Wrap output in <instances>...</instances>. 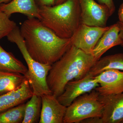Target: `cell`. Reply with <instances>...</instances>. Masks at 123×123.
Returning <instances> with one entry per match:
<instances>
[{
  "label": "cell",
  "mask_w": 123,
  "mask_h": 123,
  "mask_svg": "<svg viewBox=\"0 0 123 123\" xmlns=\"http://www.w3.org/2000/svg\"><path fill=\"white\" fill-rule=\"evenodd\" d=\"M39 20L63 38H70L81 24L79 0H67L53 6H39Z\"/></svg>",
  "instance_id": "cell-3"
},
{
  "label": "cell",
  "mask_w": 123,
  "mask_h": 123,
  "mask_svg": "<svg viewBox=\"0 0 123 123\" xmlns=\"http://www.w3.org/2000/svg\"><path fill=\"white\" fill-rule=\"evenodd\" d=\"M67 0H56L55 5L60 4L65 2Z\"/></svg>",
  "instance_id": "cell-25"
},
{
  "label": "cell",
  "mask_w": 123,
  "mask_h": 123,
  "mask_svg": "<svg viewBox=\"0 0 123 123\" xmlns=\"http://www.w3.org/2000/svg\"><path fill=\"white\" fill-rule=\"evenodd\" d=\"M20 29L29 54L36 61L44 64L52 65L72 45L70 38L57 36L36 18H28Z\"/></svg>",
  "instance_id": "cell-1"
},
{
  "label": "cell",
  "mask_w": 123,
  "mask_h": 123,
  "mask_svg": "<svg viewBox=\"0 0 123 123\" xmlns=\"http://www.w3.org/2000/svg\"><path fill=\"white\" fill-rule=\"evenodd\" d=\"M119 26L120 32L119 36L120 38L122 41V44L121 46L123 47V23L119 21L118 22Z\"/></svg>",
  "instance_id": "cell-24"
},
{
  "label": "cell",
  "mask_w": 123,
  "mask_h": 123,
  "mask_svg": "<svg viewBox=\"0 0 123 123\" xmlns=\"http://www.w3.org/2000/svg\"><path fill=\"white\" fill-rule=\"evenodd\" d=\"M80 123H103V122L100 117H91L82 120Z\"/></svg>",
  "instance_id": "cell-22"
},
{
  "label": "cell",
  "mask_w": 123,
  "mask_h": 123,
  "mask_svg": "<svg viewBox=\"0 0 123 123\" xmlns=\"http://www.w3.org/2000/svg\"><path fill=\"white\" fill-rule=\"evenodd\" d=\"M99 99L103 105L101 117L103 123H123V92L99 95Z\"/></svg>",
  "instance_id": "cell-9"
},
{
  "label": "cell",
  "mask_w": 123,
  "mask_h": 123,
  "mask_svg": "<svg viewBox=\"0 0 123 123\" xmlns=\"http://www.w3.org/2000/svg\"><path fill=\"white\" fill-rule=\"evenodd\" d=\"M0 71L18 73L25 76L27 68L12 53L6 51L0 44Z\"/></svg>",
  "instance_id": "cell-15"
},
{
  "label": "cell",
  "mask_w": 123,
  "mask_h": 123,
  "mask_svg": "<svg viewBox=\"0 0 123 123\" xmlns=\"http://www.w3.org/2000/svg\"><path fill=\"white\" fill-rule=\"evenodd\" d=\"M110 69L123 71V53L108 55L100 58L95 63L88 74L94 77Z\"/></svg>",
  "instance_id": "cell-14"
},
{
  "label": "cell",
  "mask_w": 123,
  "mask_h": 123,
  "mask_svg": "<svg viewBox=\"0 0 123 123\" xmlns=\"http://www.w3.org/2000/svg\"><path fill=\"white\" fill-rule=\"evenodd\" d=\"M99 85L94 77L88 74L83 78L68 82L63 92L57 99L61 104L67 107L78 97L90 92Z\"/></svg>",
  "instance_id": "cell-8"
},
{
  "label": "cell",
  "mask_w": 123,
  "mask_h": 123,
  "mask_svg": "<svg viewBox=\"0 0 123 123\" xmlns=\"http://www.w3.org/2000/svg\"><path fill=\"white\" fill-rule=\"evenodd\" d=\"M118 16L119 20V21L123 23V2L120 5L118 11Z\"/></svg>",
  "instance_id": "cell-23"
},
{
  "label": "cell",
  "mask_w": 123,
  "mask_h": 123,
  "mask_svg": "<svg viewBox=\"0 0 123 123\" xmlns=\"http://www.w3.org/2000/svg\"><path fill=\"white\" fill-rule=\"evenodd\" d=\"M35 1L38 6H53L55 5L56 0H35Z\"/></svg>",
  "instance_id": "cell-21"
},
{
  "label": "cell",
  "mask_w": 123,
  "mask_h": 123,
  "mask_svg": "<svg viewBox=\"0 0 123 123\" xmlns=\"http://www.w3.org/2000/svg\"><path fill=\"white\" fill-rule=\"evenodd\" d=\"M101 4L105 6L109 9L111 15L115 11L116 8L113 0H97Z\"/></svg>",
  "instance_id": "cell-20"
},
{
  "label": "cell",
  "mask_w": 123,
  "mask_h": 123,
  "mask_svg": "<svg viewBox=\"0 0 123 123\" xmlns=\"http://www.w3.org/2000/svg\"><path fill=\"white\" fill-rule=\"evenodd\" d=\"M81 24L90 26L105 27L111 16L105 6L98 4L94 0H79Z\"/></svg>",
  "instance_id": "cell-7"
},
{
  "label": "cell",
  "mask_w": 123,
  "mask_h": 123,
  "mask_svg": "<svg viewBox=\"0 0 123 123\" xmlns=\"http://www.w3.org/2000/svg\"><path fill=\"white\" fill-rule=\"evenodd\" d=\"M42 108L41 96L35 94L26 103L22 123H39Z\"/></svg>",
  "instance_id": "cell-17"
},
{
  "label": "cell",
  "mask_w": 123,
  "mask_h": 123,
  "mask_svg": "<svg viewBox=\"0 0 123 123\" xmlns=\"http://www.w3.org/2000/svg\"><path fill=\"white\" fill-rule=\"evenodd\" d=\"M12 0H0V4L3 3H7L10 2Z\"/></svg>",
  "instance_id": "cell-26"
},
{
  "label": "cell",
  "mask_w": 123,
  "mask_h": 123,
  "mask_svg": "<svg viewBox=\"0 0 123 123\" xmlns=\"http://www.w3.org/2000/svg\"><path fill=\"white\" fill-rule=\"evenodd\" d=\"M97 61L93 55L72 45L63 55L51 65L47 82L52 94L57 98L59 97L68 82L85 76Z\"/></svg>",
  "instance_id": "cell-2"
},
{
  "label": "cell",
  "mask_w": 123,
  "mask_h": 123,
  "mask_svg": "<svg viewBox=\"0 0 123 123\" xmlns=\"http://www.w3.org/2000/svg\"><path fill=\"white\" fill-rule=\"evenodd\" d=\"M10 17L0 10V39L7 36L17 27V24Z\"/></svg>",
  "instance_id": "cell-19"
},
{
  "label": "cell",
  "mask_w": 123,
  "mask_h": 123,
  "mask_svg": "<svg viewBox=\"0 0 123 123\" xmlns=\"http://www.w3.org/2000/svg\"><path fill=\"white\" fill-rule=\"evenodd\" d=\"M7 37L9 42L17 45L26 62L27 72L25 76L32 88L34 94L42 96L43 95L52 94L47 82V77L51 65L41 63L31 56L26 47L20 29L18 26Z\"/></svg>",
  "instance_id": "cell-4"
},
{
  "label": "cell",
  "mask_w": 123,
  "mask_h": 123,
  "mask_svg": "<svg viewBox=\"0 0 123 123\" xmlns=\"http://www.w3.org/2000/svg\"><path fill=\"white\" fill-rule=\"evenodd\" d=\"M25 104H21L0 112V123H22Z\"/></svg>",
  "instance_id": "cell-18"
},
{
  "label": "cell",
  "mask_w": 123,
  "mask_h": 123,
  "mask_svg": "<svg viewBox=\"0 0 123 123\" xmlns=\"http://www.w3.org/2000/svg\"><path fill=\"white\" fill-rule=\"evenodd\" d=\"M99 86L95 88L100 95L116 94L123 92V71L105 70L94 77Z\"/></svg>",
  "instance_id": "cell-10"
},
{
  "label": "cell",
  "mask_w": 123,
  "mask_h": 123,
  "mask_svg": "<svg viewBox=\"0 0 123 123\" xmlns=\"http://www.w3.org/2000/svg\"><path fill=\"white\" fill-rule=\"evenodd\" d=\"M120 28L118 23L109 26L98 40L92 53L95 59L98 60L110 49L121 45L122 41L119 36Z\"/></svg>",
  "instance_id": "cell-12"
},
{
  "label": "cell",
  "mask_w": 123,
  "mask_h": 123,
  "mask_svg": "<svg viewBox=\"0 0 123 123\" xmlns=\"http://www.w3.org/2000/svg\"><path fill=\"white\" fill-rule=\"evenodd\" d=\"M109 26H90L81 23L70 38L72 44L92 55L97 43Z\"/></svg>",
  "instance_id": "cell-6"
},
{
  "label": "cell",
  "mask_w": 123,
  "mask_h": 123,
  "mask_svg": "<svg viewBox=\"0 0 123 123\" xmlns=\"http://www.w3.org/2000/svg\"><path fill=\"white\" fill-rule=\"evenodd\" d=\"M38 9L35 0H12L8 3L0 4V10L10 17L13 14L20 13L28 18L38 19Z\"/></svg>",
  "instance_id": "cell-13"
},
{
  "label": "cell",
  "mask_w": 123,
  "mask_h": 123,
  "mask_svg": "<svg viewBox=\"0 0 123 123\" xmlns=\"http://www.w3.org/2000/svg\"><path fill=\"white\" fill-rule=\"evenodd\" d=\"M26 79L21 74L0 71V95L14 90Z\"/></svg>",
  "instance_id": "cell-16"
},
{
  "label": "cell",
  "mask_w": 123,
  "mask_h": 123,
  "mask_svg": "<svg viewBox=\"0 0 123 123\" xmlns=\"http://www.w3.org/2000/svg\"><path fill=\"white\" fill-rule=\"evenodd\" d=\"M42 108L39 123H63L67 107L52 94L42 95Z\"/></svg>",
  "instance_id": "cell-11"
},
{
  "label": "cell",
  "mask_w": 123,
  "mask_h": 123,
  "mask_svg": "<svg viewBox=\"0 0 123 123\" xmlns=\"http://www.w3.org/2000/svg\"><path fill=\"white\" fill-rule=\"evenodd\" d=\"M99 95L94 89L77 98L67 107L63 123H80L91 117L101 118L103 105Z\"/></svg>",
  "instance_id": "cell-5"
}]
</instances>
